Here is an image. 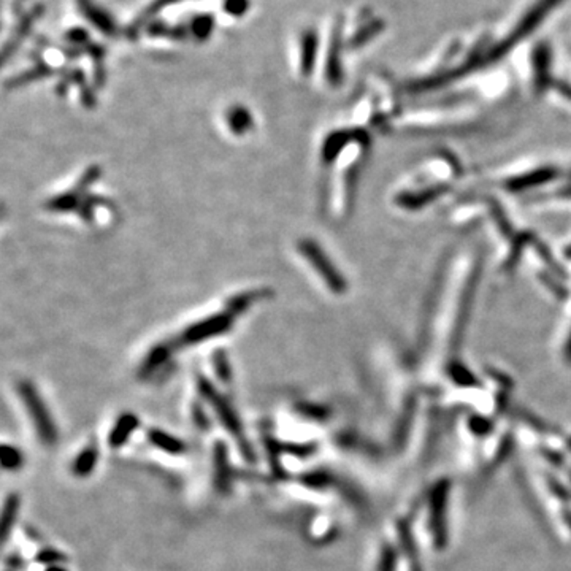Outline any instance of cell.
<instances>
[{
	"label": "cell",
	"mask_w": 571,
	"mask_h": 571,
	"mask_svg": "<svg viewBox=\"0 0 571 571\" xmlns=\"http://www.w3.org/2000/svg\"><path fill=\"white\" fill-rule=\"evenodd\" d=\"M197 389H199L200 397L205 400V402L211 406L214 413L218 414L219 421L224 425L227 432H230V435L234 437V440L238 443L240 451L245 454V459L252 460L254 457V453L249 446V441L246 440L243 425H241L238 414L235 413V410L232 408V405L227 402V398L218 391L216 387L213 386L211 381L205 376H197Z\"/></svg>",
	"instance_id": "cell-1"
},
{
	"label": "cell",
	"mask_w": 571,
	"mask_h": 571,
	"mask_svg": "<svg viewBox=\"0 0 571 571\" xmlns=\"http://www.w3.org/2000/svg\"><path fill=\"white\" fill-rule=\"evenodd\" d=\"M18 394L21 402H23L24 408L29 414L32 425L35 428L37 437L45 446H54L58 443L59 432L58 427L54 424V419L51 413L46 408V403L43 402L40 394L35 389V386L29 381H23L18 386Z\"/></svg>",
	"instance_id": "cell-2"
},
{
	"label": "cell",
	"mask_w": 571,
	"mask_h": 571,
	"mask_svg": "<svg viewBox=\"0 0 571 571\" xmlns=\"http://www.w3.org/2000/svg\"><path fill=\"white\" fill-rule=\"evenodd\" d=\"M560 2H562V0H538L534 7L522 16V19L516 24L511 34L504 38L503 42H500L495 48L489 51L487 59L497 60L500 58H503L507 53H509V49H511L516 43L522 42L525 37H529L532 32L540 26Z\"/></svg>",
	"instance_id": "cell-3"
},
{
	"label": "cell",
	"mask_w": 571,
	"mask_h": 571,
	"mask_svg": "<svg viewBox=\"0 0 571 571\" xmlns=\"http://www.w3.org/2000/svg\"><path fill=\"white\" fill-rule=\"evenodd\" d=\"M234 324V316L230 313H218V315L208 316L205 319H200L194 324H191L181 332L175 340L178 348L181 346H192L199 344L207 340L219 337V335L226 333L230 331Z\"/></svg>",
	"instance_id": "cell-4"
},
{
	"label": "cell",
	"mask_w": 571,
	"mask_h": 571,
	"mask_svg": "<svg viewBox=\"0 0 571 571\" xmlns=\"http://www.w3.org/2000/svg\"><path fill=\"white\" fill-rule=\"evenodd\" d=\"M299 251L301 252V256L305 257L306 261L311 263V267L321 274L324 281L331 288L335 294H344L346 288V279L342 276L332 261L326 256V252L321 249L319 245H316L313 240H300L299 243Z\"/></svg>",
	"instance_id": "cell-5"
},
{
	"label": "cell",
	"mask_w": 571,
	"mask_h": 571,
	"mask_svg": "<svg viewBox=\"0 0 571 571\" xmlns=\"http://www.w3.org/2000/svg\"><path fill=\"white\" fill-rule=\"evenodd\" d=\"M342 49H343V21L338 19L333 26L331 43L326 59V78L331 85L338 86L343 81L342 70Z\"/></svg>",
	"instance_id": "cell-6"
},
{
	"label": "cell",
	"mask_w": 571,
	"mask_h": 571,
	"mask_svg": "<svg viewBox=\"0 0 571 571\" xmlns=\"http://www.w3.org/2000/svg\"><path fill=\"white\" fill-rule=\"evenodd\" d=\"M43 12H45V8H43V5H35L34 8L29 10L23 18L19 19L18 26H16V29L13 30L12 37H10V40L5 43L3 46V51H2V62L5 64L7 60L10 59V56H13L16 53V49L21 46V43L26 40V37L30 34L32 30V26H34L35 21H38L42 18Z\"/></svg>",
	"instance_id": "cell-7"
},
{
	"label": "cell",
	"mask_w": 571,
	"mask_h": 571,
	"mask_svg": "<svg viewBox=\"0 0 571 571\" xmlns=\"http://www.w3.org/2000/svg\"><path fill=\"white\" fill-rule=\"evenodd\" d=\"M76 5H78L81 15L103 35L114 37L118 34L116 21L102 7H98L94 0H76Z\"/></svg>",
	"instance_id": "cell-8"
},
{
	"label": "cell",
	"mask_w": 571,
	"mask_h": 571,
	"mask_svg": "<svg viewBox=\"0 0 571 571\" xmlns=\"http://www.w3.org/2000/svg\"><path fill=\"white\" fill-rule=\"evenodd\" d=\"M354 140H360V141H367L369 140V135L365 134L364 130H355V132H349V130H337L331 134L324 141L322 145V159L324 162L331 164L333 162L335 159L338 157L340 152L344 146H348L351 141Z\"/></svg>",
	"instance_id": "cell-9"
},
{
	"label": "cell",
	"mask_w": 571,
	"mask_h": 571,
	"mask_svg": "<svg viewBox=\"0 0 571 571\" xmlns=\"http://www.w3.org/2000/svg\"><path fill=\"white\" fill-rule=\"evenodd\" d=\"M551 62L552 53L549 43H538L534 49V54H532L535 86L538 91H545V87L549 85V80H551Z\"/></svg>",
	"instance_id": "cell-10"
},
{
	"label": "cell",
	"mask_w": 571,
	"mask_h": 571,
	"mask_svg": "<svg viewBox=\"0 0 571 571\" xmlns=\"http://www.w3.org/2000/svg\"><path fill=\"white\" fill-rule=\"evenodd\" d=\"M139 425L140 421L134 413L121 414L108 435V446L112 449L123 448L129 441V438L134 435V432L139 428Z\"/></svg>",
	"instance_id": "cell-11"
},
{
	"label": "cell",
	"mask_w": 571,
	"mask_h": 571,
	"mask_svg": "<svg viewBox=\"0 0 571 571\" xmlns=\"http://www.w3.org/2000/svg\"><path fill=\"white\" fill-rule=\"evenodd\" d=\"M319 35L315 29H306L300 38V71L304 76L311 75L316 64Z\"/></svg>",
	"instance_id": "cell-12"
},
{
	"label": "cell",
	"mask_w": 571,
	"mask_h": 571,
	"mask_svg": "<svg viewBox=\"0 0 571 571\" xmlns=\"http://www.w3.org/2000/svg\"><path fill=\"white\" fill-rule=\"evenodd\" d=\"M175 349H178L175 340H170V342H164L161 344L155 346V348L148 353L145 360H143V364L140 367V375L143 378H146V376H150L152 371L161 369V367L170 359V355H172Z\"/></svg>",
	"instance_id": "cell-13"
},
{
	"label": "cell",
	"mask_w": 571,
	"mask_h": 571,
	"mask_svg": "<svg viewBox=\"0 0 571 571\" xmlns=\"http://www.w3.org/2000/svg\"><path fill=\"white\" fill-rule=\"evenodd\" d=\"M178 2L179 0H152V2L148 5V7L143 8L141 13L137 15V18L132 21L130 26L128 27V35L130 38H135L137 34L140 32V29L150 24L151 21L162 12V10L172 7V5L178 3Z\"/></svg>",
	"instance_id": "cell-14"
},
{
	"label": "cell",
	"mask_w": 571,
	"mask_h": 571,
	"mask_svg": "<svg viewBox=\"0 0 571 571\" xmlns=\"http://www.w3.org/2000/svg\"><path fill=\"white\" fill-rule=\"evenodd\" d=\"M148 440H150L152 446L157 448L159 451L166 454L178 455L186 451V443L183 440L173 437L172 433L159 430V428H151V430H148Z\"/></svg>",
	"instance_id": "cell-15"
},
{
	"label": "cell",
	"mask_w": 571,
	"mask_h": 571,
	"mask_svg": "<svg viewBox=\"0 0 571 571\" xmlns=\"http://www.w3.org/2000/svg\"><path fill=\"white\" fill-rule=\"evenodd\" d=\"M556 175H557V172L554 168H540V170H535V172H530L527 175H522V177H518V178L511 179L508 183V188L511 189L513 192L525 191V189L534 188V186H540L543 183H547V181L556 178Z\"/></svg>",
	"instance_id": "cell-16"
},
{
	"label": "cell",
	"mask_w": 571,
	"mask_h": 571,
	"mask_svg": "<svg viewBox=\"0 0 571 571\" xmlns=\"http://www.w3.org/2000/svg\"><path fill=\"white\" fill-rule=\"evenodd\" d=\"M268 295H270V290L268 289H256L243 294H237L226 301V311L232 316L240 315V313H245L248 310L251 305H254L256 301L267 299Z\"/></svg>",
	"instance_id": "cell-17"
},
{
	"label": "cell",
	"mask_w": 571,
	"mask_h": 571,
	"mask_svg": "<svg viewBox=\"0 0 571 571\" xmlns=\"http://www.w3.org/2000/svg\"><path fill=\"white\" fill-rule=\"evenodd\" d=\"M19 508H21L19 497L16 495V493H10V495L7 497V500H5V503H3L2 522H0V534H2L3 543L8 540L10 534H12V530L15 529L16 520H18Z\"/></svg>",
	"instance_id": "cell-18"
},
{
	"label": "cell",
	"mask_w": 571,
	"mask_h": 571,
	"mask_svg": "<svg viewBox=\"0 0 571 571\" xmlns=\"http://www.w3.org/2000/svg\"><path fill=\"white\" fill-rule=\"evenodd\" d=\"M53 73H54V70L49 67V65L42 62V64H37L35 67H32L29 70L23 71V73H19V75L13 76V78H10L5 86H7L8 89H13V87H21L24 85L34 83V81L46 78V76L53 75Z\"/></svg>",
	"instance_id": "cell-19"
},
{
	"label": "cell",
	"mask_w": 571,
	"mask_h": 571,
	"mask_svg": "<svg viewBox=\"0 0 571 571\" xmlns=\"http://www.w3.org/2000/svg\"><path fill=\"white\" fill-rule=\"evenodd\" d=\"M98 462V453L96 448H86L81 451L76 459L73 460V465H71V471H73L75 476L78 477H86L92 475V471L96 470Z\"/></svg>",
	"instance_id": "cell-20"
},
{
	"label": "cell",
	"mask_w": 571,
	"mask_h": 571,
	"mask_svg": "<svg viewBox=\"0 0 571 571\" xmlns=\"http://www.w3.org/2000/svg\"><path fill=\"white\" fill-rule=\"evenodd\" d=\"M226 121L229 129L237 135H243L252 129V118L245 107L235 105L227 112Z\"/></svg>",
	"instance_id": "cell-21"
},
{
	"label": "cell",
	"mask_w": 571,
	"mask_h": 571,
	"mask_svg": "<svg viewBox=\"0 0 571 571\" xmlns=\"http://www.w3.org/2000/svg\"><path fill=\"white\" fill-rule=\"evenodd\" d=\"M80 195L75 189H71L70 192H65V194H59L56 197H53L51 200L46 202L45 208L53 213H69L73 211L76 208H80Z\"/></svg>",
	"instance_id": "cell-22"
},
{
	"label": "cell",
	"mask_w": 571,
	"mask_h": 571,
	"mask_svg": "<svg viewBox=\"0 0 571 571\" xmlns=\"http://www.w3.org/2000/svg\"><path fill=\"white\" fill-rule=\"evenodd\" d=\"M189 35L194 37L195 40L205 42L208 40V37L213 34L214 30V18L211 15H199L195 18H192V21L188 26Z\"/></svg>",
	"instance_id": "cell-23"
},
{
	"label": "cell",
	"mask_w": 571,
	"mask_h": 571,
	"mask_svg": "<svg viewBox=\"0 0 571 571\" xmlns=\"http://www.w3.org/2000/svg\"><path fill=\"white\" fill-rule=\"evenodd\" d=\"M384 29V23L380 19L370 21V23L364 24V27H360L359 30L355 32L353 38L349 40V48H359L362 45H365L367 42H370L373 37H376L380 32Z\"/></svg>",
	"instance_id": "cell-24"
},
{
	"label": "cell",
	"mask_w": 571,
	"mask_h": 571,
	"mask_svg": "<svg viewBox=\"0 0 571 571\" xmlns=\"http://www.w3.org/2000/svg\"><path fill=\"white\" fill-rule=\"evenodd\" d=\"M0 460H2L3 470L7 471H18L24 464L23 453L7 443H3L2 448H0Z\"/></svg>",
	"instance_id": "cell-25"
},
{
	"label": "cell",
	"mask_w": 571,
	"mask_h": 571,
	"mask_svg": "<svg viewBox=\"0 0 571 571\" xmlns=\"http://www.w3.org/2000/svg\"><path fill=\"white\" fill-rule=\"evenodd\" d=\"M441 192H443V188H433V189H427L424 192H419V194H406V195L398 197V203L408 208H417V207L425 205L428 200L437 199Z\"/></svg>",
	"instance_id": "cell-26"
},
{
	"label": "cell",
	"mask_w": 571,
	"mask_h": 571,
	"mask_svg": "<svg viewBox=\"0 0 571 571\" xmlns=\"http://www.w3.org/2000/svg\"><path fill=\"white\" fill-rule=\"evenodd\" d=\"M213 367H214V373H216V376L221 380L222 383H232V369H230V362H229V357L227 354L224 353L222 349H218L216 353L213 354Z\"/></svg>",
	"instance_id": "cell-27"
},
{
	"label": "cell",
	"mask_w": 571,
	"mask_h": 571,
	"mask_svg": "<svg viewBox=\"0 0 571 571\" xmlns=\"http://www.w3.org/2000/svg\"><path fill=\"white\" fill-rule=\"evenodd\" d=\"M65 42H69L70 45L73 46L91 45L89 34H87V30L81 29V27H73V29H70L67 34H65Z\"/></svg>",
	"instance_id": "cell-28"
},
{
	"label": "cell",
	"mask_w": 571,
	"mask_h": 571,
	"mask_svg": "<svg viewBox=\"0 0 571 571\" xmlns=\"http://www.w3.org/2000/svg\"><path fill=\"white\" fill-rule=\"evenodd\" d=\"M37 562H40V563H46V565H49V567H53V565H59L60 562H64L65 560V556L62 552H59V551H56V549H43V551H40L37 554Z\"/></svg>",
	"instance_id": "cell-29"
},
{
	"label": "cell",
	"mask_w": 571,
	"mask_h": 571,
	"mask_svg": "<svg viewBox=\"0 0 571 571\" xmlns=\"http://www.w3.org/2000/svg\"><path fill=\"white\" fill-rule=\"evenodd\" d=\"M248 8V0H224V10L232 16H241Z\"/></svg>",
	"instance_id": "cell-30"
},
{
	"label": "cell",
	"mask_w": 571,
	"mask_h": 571,
	"mask_svg": "<svg viewBox=\"0 0 571 571\" xmlns=\"http://www.w3.org/2000/svg\"><path fill=\"white\" fill-rule=\"evenodd\" d=\"M559 89H560V92H562V94H563L565 97H570V98H571V86L560 83V85H559Z\"/></svg>",
	"instance_id": "cell-31"
},
{
	"label": "cell",
	"mask_w": 571,
	"mask_h": 571,
	"mask_svg": "<svg viewBox=\"0 0 571 571\" xmlns=\"http://www.w3.org/2000/svg\"><path fill=\"white\" fill-rule=\"evenodd\" d=\"M565 355H567V359L571 362V335H570V338H568L567 348H565Z\"/></svg>",
	"instance_id": "cell-32"
},
{
	"label": "cell",
	"mask_w": 571,
	"mask_h": 571,
	"mask_svg": "<svg viewBox=\"0 0 571 571\" xmlns=\"http://www.w3.org/2000/svg\"><path fill=\"white\" fill-rule=\"evenodd\" d=\"M45 571H67L62 567H59V565H53V567H48Z\"/></svg>",
	"instance_id": "cell-33"
}]
</instances>
